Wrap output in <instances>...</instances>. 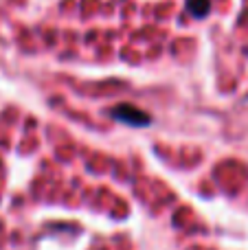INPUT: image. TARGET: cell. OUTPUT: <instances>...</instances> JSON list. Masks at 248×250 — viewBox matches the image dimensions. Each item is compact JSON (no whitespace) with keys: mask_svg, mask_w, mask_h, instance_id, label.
<instances>
[{"mask_svg":"<svg viewBox=\"0 0 248 250\" xmlns=\"http://www.w3.org/2000/svg\"><path fill=\"white\" fill-rule=\"evenodd\" d=\"M187 11L193 18H207L211 11V0H187Z\"/></svg>","mask_w":248,"mask_h":250,"instance_id":"obj_2","label":"cell"},{"mask_svg":"<svg viewBox=\"0 0 248 250\" xmlns=\"http://www.w3.org/2000/svg\"><path fill=\"white\" fill-rule=\"evenodd\" d=\"M114 121H121L125 125H132V127H143V125H149L152 123V117L147 112H143L141 108L132 104H119L117 108L110 110Z\"/></svg>","mask_w":248,"mask_h":250,"instance_id":"obj_1","label":"cell"}]
</instances>
